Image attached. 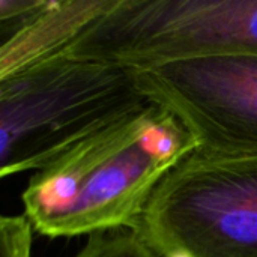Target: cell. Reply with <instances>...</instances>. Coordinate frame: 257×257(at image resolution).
<instances>
[{"instance_id": "6da1fadb", "label": "cell", "mask_w": 257, "mask_h": 257, "mask_svg": "<svg viewBox=\"0 0 257 257\" xmlns=\"http://www.w3.org/2000/svg\"><path fill=\"white\" fill-rule=\"evenodd\" d=\"M196 149L187 128L149 101L36 172L21 194L24 215L48 238L134 230L163 178Z\"/></svg>"}, {"instance_id": "7a4b0ae2", "label": "cell", "mask_w": 257, "mask_h": 257, "mask_svg": "<svg viewBox=\"0 0 257 257\" xmlns=\"http://www.w3.org/2000/svg\"><path fill=\"white\" fill-rule=\"evenodd\" d=\"M149 101L128 66L60 53L0 80V176L42 170Z\"/></svg>"}, {"instance_id": "3957f363", "label": "cell", "mask_w": 257, "mask_h": 257, "mask_svg": "<svg viewBox=\"0 0 257 257\" xmlns=\"http://www.w3.org/2000/svg\"><path fill=\"white\" fill-rule=\"evenodd\" d=\"M134 230L163 257H257V155L191 154L158 184Z\"/></svg>"}, {"instance_id": "277c9868", "label": "cell", "mask_w": 257, "mask_h": 257, "mask_svg": "<svg viewBox=\"0 0 257 257\" xmlns=\"http://www.w3.org/2000/svg\"><path fill=\"white\" fill-rule=\"evenodd\" d=\"M63 53L122 66L257 54V0H117Z\"/></svg>"}, {"instance_id": "5b68a950", "label": "cell", "mask_w": 257, "mask_h": 257, "mask_svg": "<svg viewBox=\"0 0 257 257\" xmlns=\"http://www.w3.org/2000/svg\"><path fill=\"white\" fill-rule=\"evenodd\" d=\"M128 68L140 93L193 136L196 155H257V54L208 53Z\"/></svg>"}, {"instance_id": "8992f818", "label": "cell", "mask_w": 257, "mask_h": 257, "mask_svg": "<svg viewBox=\"0 0 257 257\" xmlns=\"http://www.w3.org/2000/svg\"><path fill=\"white\" fill-rule=\"evenodd\" d=\"M117 0H47L0 45V80L63 53Z\"/></svg>"}, {"instance_id": "52a82bcc", "label": "cell", "mask_w": 257, "mask_h": 257, "mask_svg": "<svg viewBox=\"0 0 257 257\" xmlns=\"http://www.w3.org/2000/svg\"><path fill=\"white\" fill-rule=\"evenodd\" d=\"M74 257H163L133 229L93 233Z\"/></svg>"}, {"instance_id": "ba28073f", "label": "cell", "mask_w": 257, "mask_h": 257, "mask_svg": "<svg viewBox=\"0 0 257 257\" xmlns=\"http://www.w3.org/2000/svg\"><path fill=\"white\" fill-rule=\"evenodd\" d=\"M33 226L26 215L2 217L0 257H32Z\"/></svg>"}, {"instance_id": "9c48e42d", "label": "cell", "mask_w": 257, "mask_h": 257, "mask_svg": "<svg viewBox=\"0 0 257 257\" xmlns=\"http://www.w3.org/2000/svg\"><path fill=\"white\" fill-rule=\"evenodd\" d=\"M45 5L47 0H0L2 42L12 36Z\"/></svg>"}, {"instance_id": "30bf717a", "label": "cell", "mask_w": 257, "mask_h": 257, "mask_svg": "<svg viewBox=\"0 0 257 257\" xmlns=\"http://www.w3.org/2000/svg\"><path fill=\"white\" fill-rule=\"evenodd\" d=\"M164 257H191L188 253H185V251H173V253H170V254H167V256Z\"/></svg>"}]
</instances>
